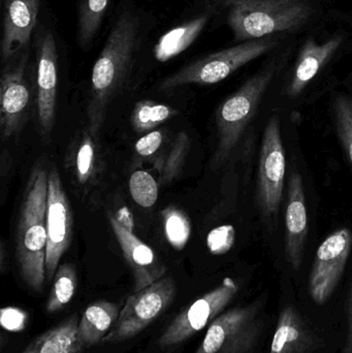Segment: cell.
<instances>
[{
	"mask_svg": "<svg viewBox=\"0 0 352 353\" xmlns=\"http://www.w3.org/2000/svg\"><path fill=\"white\" fill-rule=\"evenodd\" d=\"M0 132L8 140L22 130L32 95H37V61L32 43L1 62Z\"/></svg>",
	"mask_w": 352,
	"mask_h": 353,
	"instance_id": "cell-7",
	"label": "cell"
},
{
	"mask_svg": "<svg viewBox=\"0 0 352 353\" xmlns=\"http://www.w3.org/2000/svg\"><path fill=\"white\" fill-rule=\"evenodd\" d=\"M285 225V251L291 268L299 271L308 234L305 192L303 179L299 173H293L289 178Z\"/></svg>",
	"mask_w": 352,
	"mask_h": 353,
	"instance_id": "cell-17",
	"label": "cell"
},
{
	"mask_svg": "<svg viewBox=\"0 0 352 353\" xmlns=\"http://www.w3.org/2000/svg\"><path fill=\"white\" fill-rule=\"evenodd\" d=\"M342 41V37H334L326 43H316L314 39H309L304 43L287 88L289 97L295 99L305 90L324 64L338 51Z\"/></svg>",
	"mask_w": 352,
	"mask_h": 353,
	"instance_id": "cell-18",
	"label": "cell"
},
{
	"mask_svg": "<svg viewBox=\"0 0 352 353\" xmlns=\"http://www.w3.org/2000/svg\"><path fill=\"white\" fill-rule=\"evenodd\" d=\"M32 47L37 61V120L41 136L49 138L55 124L62 62L68 57V43L49 6L37 25Z\"/></svg>",
	"mask_w": 352,
	"mask_h": 353,
	"instance_id": "cell-4",
	"label": "cell"
},
{
	"mask_svg": "<svg viewBox=\"0 0 352 353\" xmlns=\"http://www.w3.org/2000/svg\"><path fill=\"white\" fill-rule=\"evenodd\" d=\"M157 14L134 0H120L89 82L87 128L99 138L112 101L127 88L134 72L154 58ZM155 59V58H154Z\"/></svg>",
	"mask_w": 352,
	"mask_h": 353,
	"instance_id": "cell-1",
	"label": "cell"
},
{
	"mask_svg": "<svg viewBox=\"0 0 352 353\" xmlns=\"http://www.w3.org/2000/svg\"><path fill=\"white\" fill-rule=\"evenodd\" d=\"M2 30L0 59L8 58L32 43L37 25L45 12L47 0H0Z\"/></svg>",
	"mask_w": 352,
	"mask_h": 353,
	"instance_id": "cell-14",
	"label": "cell"
},
{
	"mask_svg": "<svg viewBox=\"0 0 352 353\" xmlns=\"http://www.w3.org/2000/svg\"><path fill=\"white\" fill-rule=\"evenodd\" d=\"M238 290L237 282L231 278H225L220 285L180 312L159 338L158 345L161 347L179 345L210 325L235 298Z\"/></svg>",
	"mask_w": 352,
	"mask_h": 353,
	"instance_id": "cell-11",
	"label": "cell"
},
{
	"mask_svg": "<svg viewBox=\"0 0 352 353\" xmlns=\"http://www.w3.org/2000/svg\"><path fill=\"white\" fill-rule=\"evenodd\" d=\"M285 151L281 139L280 119L273 115L267 122L258 163V201L268 222L278 217L285 178Z\"/></svg>",
	"mask_w": 352,
	"mask_h": 353,
	"instance_id": "cell-10",
	"label": "cell"
},
{
	"mask_svg": "<svg viewBox=\"0 0 352 353\" xmlns=\"http://www.w3.org/2000/svg\"><path fill=\"white\" fill-rule=\"evenodd\" d=\"M279 70L280 65L278 63L273 62L269 64L250 77L217 108L215 123L218 141L213 165H222L239 144L246 128L253 119L265 93Z\"/></svg>",
	"mask_w": 352,
	"mask_h": 353,
	"instance_id": "cell-6",
	"label": "cell"
},
{
	"mask_svg": "<svg viewBox=\"0 0 352 353\" xmlns=\"http://www.w3.org/2000/svg\"><path fill=\"white\" fill-rule=\"evenodd\" d=\"M119 305L107 301L93 303L83 313L79 323L78 336L85 347L103 342L120 314Z\"/></svg>",
	"mask_w": 352,
	"mask_h": 353,
	"instance_id": "cell-22",
	"label": "cell"
},
{
	"mask_svg": "<svg viewBox=\"0 0 352 353\" xmlns=\"http://www.w3.org/2000/svg\"><path fill=\"white\" fill-rule=\"evenodd\" d=\"M314 345L313 336L299 311L287 306L281 311L270 353H306Z\"/></svg>",
	"mask_w": 352,
	"mask_h": 353,
	"instance_id": "cell-19",
	"label": "cell"
},
{
	"mask_svg": "<svg viewBox=\"0 0 352 353\" xmlns=\"http://www.w3.org/2000/svg\"><path fill=\"white\" fill-rule=\"evenodd\" d=\"M165 130H155L143 136L136 141L134 151L136 157L141 163H149L156 171L161 167V159L167 145Z\"/></svg>",
	"mask_w": 352,
	"mask_h": 353,
	"instance_id": "cell-28",
	"label": "cell"
},
{
	"mask_svg": "<svg viewBox=\"0 0 352 353\" xmlns=\"http://www.w3.org/2000/svg\"><path fill=\"white\" fill-rule=\"evenodd\" d=\"M159 187V183L147 172L136 171L130 176V194L141 207L151 208L156 203Z\"/></svg>",
	"mask_w": 352,
	"mask_h": 353,
	"instance_id": "cell-30",
	"label": "cell"
},
{
	"mask_svg": "<svg viewBox=\"0 0 352 353\" xmlns=\"http://www.w3.org/2000/svg\"><path fill=\"white\" fill-rule=\"evenodd\" d=\"M49 172L37 163L26 185L16 234V259L25 283L39 292L45 279L47 199Z\"/></svg>",
	"mask_w": 352,
	"mask_h": 353,
	"instance_id": "cell-2",
	"label": "cell"
},
{
	"mask_svg": "<svg viewBox=\"0 0 352 353\" xmlns=\"http://www.w3.org/2000/svg\"><path fill=\"white\" fill-rule=\"evenodd\" d=\"M79 323L78 315H72L33 340L22 353H82L86 347L79 339Z\"/></svg>",
	"mask_w": 352,
	"mask_h": 353,
	"instance_id": "cell-21",
	"label": "cell"
},
{
	"mask_svg": "<svg viewBox=\"0 0 352 353\" xmlns=\"http://www.w3.org/2000/svg\"><path fill=\"white\" fill-rule=\"evenodd\" d=\"M276 45V39L268 37L200 56L161 79L156 85L157 91L167 92L189 85L217 84L246 64L268 53Z\"/></svg>",
	"mask_w": 352,
	"mask_h": 353,
	"instance_id": "cell-5",
	"label": "cell"
},
{
	"mask_svg": "<svg viewBox=\"0 0 352 353\" xmlns=\"http://www.w3.org/2000/svg\"><path fill=\"white\" fill-rule=\"evenodd\" d=\"M177 292L175 280L165 276L154 283L128 296L117 321L103 339L118 343L132 339L158 319L174 302Z\"/></svg>",
	"mask_w": 352,
	"mask_h": 353,
	"instance_id": "cell-9",
	"label": "cell"
},
{
	"mask_svg": "<svg viewBox=\"0 0 352 353\" xmlns=\"http://www.w3.org/2000/svg\"><path fill=\"white\" fill-rule=\"evenodd\" d=\"M161 219L167 243L175 250H183L191 236V222L187 214L176 205H169L161 211Z\"/></svg>",
	"mask_w": 352,
	"mask_h": 353,
	"instance_id": "cell-27",
	"label": "cell"
},
{
	"mask_svg": "<svg viewBox=\"0 0 352 353\" xmlns=\"http://www.w3.org/2000/svg\"><path fill=\"white\" fill-rule=\"evenodd\" d=\"M237 43L293 32L312 16L309 0H213Z\"/></svg>",
	"mask_w": 352,
	"mask_h": 353,
	"instance_id": "cell-3",
	"label": "cell"
},
{
	"mask_svg": "<svg viewBox=\"0 0 352 353\" xmlns=\"http://www.w3.org/2000/svg\"><path fill=\"white\" fill-rule=\"evenodd\" d=\"M53 280V286L45 304L48 313L61 310L74 298L78 285L76 267L72 263L59 265Z\"/></svg>",
	"mask_w": 352,
	"mask_h": 353,
	"instance_id": "cell-26",
	"label": "cell"
},
{
	"mask_svg": "<svg viewBox=\"0 0 352 353\" xmlns=\"http://www.w3.org/2000/svg\"><path fill=\"white\" fill-rule=\"evenodd\" d=\"M112 0H78L76 2V43L83 53L94 47Z\"/></svg>",
	"mask_w": 352,
	"mask_h": 353,
	"instance_id": "cell-20",
	"label": "cell"
},
{
	"mask_svg": "<svg viewBox=\"0 0 352 353\" xmlns=\"http://www.w3.org/2000/svg\"><path fill=\"white\" fill-rule=\"evenodd\" d=\"M352 249V232L341 228L331 234L316 251L309 275V294L315 304L324 305L336 290Z\"/></svg>",
	"mask_w": 352,
	"mask_h": 353,
	"instance_id": "cell-13",
	"label": "cell"
},
{
	"mask_svg": "<svg viewBox=\"0 0 352 353\" xmlns=\"http://www.w3.org/2000/svg\"><path fill=\"white\" fill-rule=\"evenodd\" d=\"M179 114V110L152 99H142L134 105L130 123L138 134H148L158 130L159 126L169 121Z\"/></svg>",
	"mask_w": 352,
	"mask_h": 353,
	"instance_id": "cell-24",
	"label": "cell"
},
{
	"mask_svg": "<svg viewBox=\"0 0 352 353\" xmlns=\"http://www.w3.org/2000/svg\"><path fill=\"white\" fill-rule=\"evenodd\" d=\"M97 138L88 128L78 139L70 151V163L79 184L86 185L94 180L99 172Z\"/></svg>",
	"mask_w": 352,
	"mask_h": 353,
	"instance_id": "cell-23",
	"label": "cell"
},
{
	"mask_svg": "<svg viewBox=\"0 0 352 353\" xmlns=\"http://www.w3.org/2000/svg\"><path fill=\"white\" fill-rule=\"evenodd\" d=\"M110 225L134 276L132 292H140L165 277L167 268L146 243L134 234L132 228L121 223L116 215L107 214Z\"/></svg>",
	"mask_w": 352,
	"mask_h": 353,
	"instance_id": "cell-16",
	"label": "cell"
},
{
	"mask_svg": "<svg viewBox=\"0 0 352 353\" xmlns=\"http://www.w3.org/2000/svg\"><path fill=\"white\" fill-rule=\"evenodd\" d=\"M0 269H1L2 273L6 269V245H4L3 241H2L1 248H0Z\"/></svg>",
	"mask_w": 352,
	"mask_h": 353,
	"instance_id": "cell-34",
	"label": "cell"
},
{
	"mask_svg": "<svg viewBox=\"0 0 352 353\" xmlns=\"http://www.w3.org/2000/svg\"><path fill=\"white\" fill-rule=\"evenodd\" d=\"M334 114L337 134L352 165V97L339 95L334 103Z\"/></svg>",
	"mask_w": 352,
	"mask_h": 353,
	"instance_id": "cell-29",
	"label": "cell"
},
{
	"mask_svg": "<svg viewBox=\"0 0 352 353\" xmlns=\"http://www.w3.org/2000/svg\"><path fill=\"white\" fill-rule=\"evenodd\" d=\"M191 148V140L186 132H179L169 143L161 159L159 167V186H167L177 180L183 171L184 165Z\"/></svg>",
	"mask_w": 352,
	"mask_h": 353,
	"instance_id": "cell-25",
	"label": "cell"
},
{
	"mask_svg": "<svg viewBox=\"0 0 352 353\" xmlns=\"http://www.w3.org/2000/svg\"><path fill=\"white\" fill-rule=\"evenodd\" d=\"M47 254L45 279L51 281L59 268L60 259L70 248L72 240V207L64 190L61 176L56 168H52L48 176L47 199Z\"/></svg>",
	"mask_w": 352,
	"mask_h": 353,
	"instance_id": "cell-12",
	"label": "cell"
},
{
	"mask_svg": "<svg viewBox=\"0 0 352 353\" xmlns=\"http://www.w3.org/2000/svg\"><path fill=\"white\" fill-rule=\"evenodd\" d=\"M217 14L221 12L213 0H194L183 18L155 41V60L167 62L185 52Z\"/></svg>",
	"mask_w": 352,
	"mask_h": 353,
	"instance_id": "cell-15",
	"label": "cell"
},
{
	"mask_svg": "<svg viewBox=\"0 0 352 353\" xmlns=\"http://www.w3.org/2000/svg\"><path fill=\"white\" fill-rule=\"evenodd\" d=\"M343 353H352V290L351 298H349L346 341H345L344 352Z\"/></svg>",
	"mask_w": 352,
	"mask_h": 353,
	"instance_id": "cell-33",
	"label": "cell"
},
{
	"mask_svg": "<svg viewBox=\"0 0 352 353\" xmlns=\"http://www.w3.org/2000/svg\"><path fill=\"white\" fill-rule=\"evenodd\" d=\"M262 301L221 313L196 353H252L264 329Z\"/></svg>",
	"mask_w": 352,
	"mask_h": 353,
	"instance_id": "cell-8",
	"label": "cell"
},
{
	"mask_svg": "<svg viewBox=\"0 0 352 353\" xmlns=\"http://www.w3.org/2000/svg\"><path fill=\"white\" fill-rule=\"evenodd\" d=\"M2 325L10 331H20L24 327V312L19 309L6 308L1 311Z\"/></svg>",
	"mask_w": 352,
	"mask_h": 353,
	"instance_id": "cell-32",
	"label": "cell"
},
{
	"mask_svg": "<svg viewBox=\"0 0 352 353\" xmlns=\"http://www.w3.org/2000/svg\"><path fill=\"white\" fill-rule=\"evenodd\" d=\"M236 232L233 225H221L209 232L207 246L214 255H222L229 252L235 244Z\"/></svg>",
	"mask_w": 352,
	"mask_h": 353,
	"instance_id": "cell-31",
	"label": "cell"
}]
</instances>
